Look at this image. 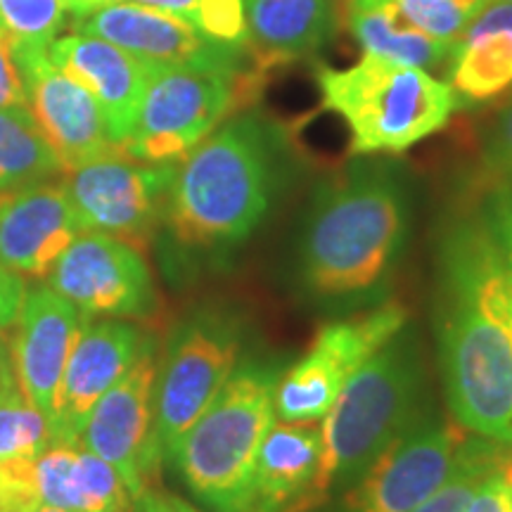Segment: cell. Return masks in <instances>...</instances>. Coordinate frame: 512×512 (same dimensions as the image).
I'll return each instance as SVG.
<instances>
[{"mask_svg":"<svg viewBox=\"0 0 512 512\" xmlns=\"http://www.w3.org/2000/svg\"><path fill=\"white\" fill-rule=\"evenodd\" d=\"M439 366L453 420L512 448V268L482 221L441 240Z\"/></svg>","mask_w":512,"mask_h":512,"instance_id":"6da1fadb","label":"cell"},{"mask_svg":"<svg viewBox=\"0 0 512 512\" xmlns=\"http://www.w3.org/2000/svg\"><path fill=\"white\" fill-rule=\"evenodd\" d=\"M411 230V192L399 164L368 159L323 183L297 242V283L311 304L347 311L377 304Z\"/></svg>","mask_w":512,"mask_h":512,"instance_id":"7a4b0ae2","label":"cell"},{"mask_svg":"<svg viewBox=\"0 0 512 512\" xmlns=\"http://www.w3.org/2000/svg\"><path fill=\"white\" fill-rule=\"evenodd\" d=\"M280 133L259 114L226 119L176 164L166 221L183 245L233 247L271 209Z\"/></svg>","mask_w":512,"mask_h":512,"instance_id":"3957f363","label":"cell"},{"mask_svg":"<svg viewBox=\"0 0 512 512\" xmlns=\"http://www.w3.org/2000/svg\"><path fill=\"white\" fill-rule=\"evenodd\" d=\"M432 415L422 344L403 328L349 377L320 425V467L313 496L325 503L351 489L370 465Z\"/></svg>","mask_w":512,"mask_h":512,"instance_id":"277c9868","label":"cell"},{"mask_svg":"<svg viewBox=\"0 0 512 512\" xmlns=\"http://www.w3.org/2000/svg\"><path fill=\"white\" fill-rule=\"evenodd\" d=\"M273 361L245 356L207 411L178 439L169 460L192 496L211 512H247L261 441L273 427Z\"/></svg>","mask_w":512,"mask_h":512,"instance_id":"5b68a950","label":"cell"},{"mask_svg":"<svg viewBox=\"0 0 512 512\" xmlns=\"http://www.w3.org/2000/svg\"><path fill=\"white\" fill-rule=\"evenodd\" d=\"M316 83L325 110L347 121L351 152L361 157L411 150L439 133L460 107L448 81L370 55L347 69L318 67Z\"/></svg>","mask_w":512,"mask_h":512,"instance_id":"8992f818","label":"cell"},{"mask_svg":"<svg viewBox=\"0 0 512 512\" xmlns=\"http://www.w3.org/2000/svg\"><path fill=\"white\" fill-rule=\"evenodd\" d=\"M259 74L214 67H152L126 157L176 164L230 114L252 102Z\"/></svg>","mask_w":512,"mask_h":512,"instance_id":"52a82bcc","label":"cell"},{"mask_svg":"<svg viewBox=\"0 0 512 512\" xmlns=\"http://www.w3.org/2000/svg\"><path fill=\"white\" fill-rule=\"evenodd\" d=\"M245 320L230 309H202L178 325L157 368L155 430L162 458L207 411L238 368Z\"/></svg>","mask_w":512,"mask_h":512,"instance_id":"ba28073f","label":"cell"},{"mask_svg":"<svg viewBox=\"0 0 512 512\" xmlns=\"http://www.w3.org/2000/svg\"><path fill=\"white\" fill-rule=\"evenodd\" d=\"M408 313L399 304H382L356 316L332 320L313 337L306 354L294 361L275 384V418L318 422L377 349L406 328Z\"/></svg>","mask_w":512,"mask_h":512,"instance_id":"9c48e42d","label":"cell"},{"mask_svg":"<svg viewBox=\"0 0 512 512\" xmlns=\"http://www.w3.org/2000/svg\"><path fill=\"white\" fill-rule=\"evenodd\" d=\"M176 164H150L124 152L100 157L64 181L81 230L105 233L131 245L145 242L166 216Z\"/></svg>","mask_w":512,"mask_h":512,"instance_id":"30bf717a","label":"cell"},{"mask_svg":"<svg viewBox=\"0 0 512 512\" xmlns=\"http://www.w3.org/2000/svg\"><path fill=\"white\" fill-rule=\"evenodd\" d=\"M48 287L86 318H145L157 292L145 256L131 242L81 230L48 273Z\"/></svg>","mask_w":512,"mask_h":512,"instance_id":"8fae6325","label":"cell"},{"mask_svg":"<svg viewBox=\"0 0 512 512\" xmlns=\"http://www.w3.org/2000/svg\"><path fill=\"white\" fill-rule=\"evenodd\" d=\"M157 368L155 342H150L131 370L95 403L79 439L119 472L133 501L150 486L164 460L155 430Z\"/></svg>","mask_w":512,"mask_h":512,"instance_id":"7c38bea8","label":"cell"},{"mask_svg":"<svg viewBox=\"0 0 512 512\" xmlns=\"http://www.w3.org/2000/svg\"><path fill=\"white\" fill-rule=\"evenodd\" d=\"M465 430L430 415L347 489L344 512H413L456 470Z\"/></svg>","mask_w":512,"mask_h":512,"instance_id":"4fadbf2b","label":"cell"},{"mask_svg":"<svg viewBox=\"0 0 512 512\" xmlns=\"http://www.w3.org/2000/svg\"><path fill=\"white\" fill-rule=\"evenodd\" d=\"M29 112L60 159L64 174L121 152L107 133L98 102L48 57V48H15Z\"/></svg>","mask_w":512,"mask_h":512,"instance_id":"5bb4252c","label":"cell"},{"mask_svg":"<svg viewBox=\"0 0 512 512\" xmlns=\"http://www.w3.org/2000/svg\"><path fill=\"white\" fill-rule=\"evenodd\" d=\"M86 318L53 287L27 292L10 339L8 363L19 392L55 427L57 396ZM55 444V439H53Z\"/></svg>","mask_w":512,"mask_h":512,"instance_id":"9a60e30c","label":"cell"},{"mask_svg":"<svg viewBox=\"0 0 512 512\" xmlns=\"http://www.w3.org/2000/svg\"><path fill=\"white\" fill-rule=\"evenodd\" d=\"M150 342L152 339L136 325L121 318H102L95 323L88 320L83 325L57 396L55 444H79L95 403L131 370Z\"/></svg>","mask_w":512,"mask_h":512,"instance_id":"2e32d148","label":"cell"},{"mask_svg":"<svg viewBox=\"0 0 512 512\" xmlns=\"http://www.w3.org/2000/svg\"><path fill=\"white\" fill-rule=\"evenodd\" d=\"M76 31L114 43L152 67L240 69V50L211 43L185 19L131 0L76 19Z\"/></svg>","mask_w":512,"mask_h":512,"instance_id":"e0dca14e","label":"cell"},{"mask_svg":"<svg viewBox=\"0 0 512 512\" xmlns=\"http://www.w3.org/2000/svg\"><path fill=\"white\" fill-rule=\"evenodd\" d=\"M79 233L64 183L41 181L0 192V264L22 278H48Z\"/></svg>","mask_w":512,"mask_h":512,"instance_id":"ac0fdd59","label":"cell"},{"mask_svg":"<svg viewBox=\"0 0 512 512\" xmlns=\"http://www.w3.org/2000/svg\"><path fill=\"white\" fill-rule=\"evenodd\" d=\"M48 57L57 69L91 93L112 143L121 150L136 126L152 64L81 31L55 38L48 46Z\"/></svg>","mask_w":512,"mask_h":512,"instance_id":"d6986e66","label":"cell"},{"mask_svg":"<svg viewBox=\"0 0 512 512\" xmlns=\"http://www.w3.org/2000/svg\"><path fill=\"white\" fill-rule=\"evenodd\" d=\"M320 453L318 422H273L256 456L247 512H309L316 505Z\"/></svg>","mask_w":512,"mask_h":512,"instance_id":"ffe728a7","label":"cell"},{"mask_svg":"<svg viewBox=\"0 0 512 512\" xmlns=\"http://www.w3.org/2000/svg\"><path fill=\"white\" fill-rule=\"evenodd\" d=\"M448 86L458 105H482L512 93V3L489 0L453 43Z\"/></svg>","mask_w":512,"mask_h":512,"instance_id":"44dd1931","label":"cell"},{"mask_svg":"<svg viewBox=\"0 0 512 512\" xmlns=\"http://www.w3.org/2000/svg\"><path fill=\"white\" fill-rule=\"evenodd\" d=\"M34 479L43 505L69 512H133L119 472L81 444H55L34 458Z\"/></svg>","mask_w":512,"mask_h":512,"instance_id":"7402d4cb","label":"cell"},{"mask_svg":"<svg viewBox=\"0 0 512 512\" xmlns=\"http://www.w3.org/2000/svg\"><path fill=\"white\" fill-rule=\"evenodd\" d=\"M249 53L266 67L316 53L335 29L332 0H245Z\"/></svg>","mask_w":512,"mask_h":512,"instance_id":"603a6c76","label":"cell"},{"mask_svg":"<svg viewBox=\"0 0 512 512\" xmlns=\"http://www.w3.org/2000/svg\"><path fill=\"white\" fill-rule=\"evenodd\" d=\"M349 29L363 55L430 69L448 64L453 43L437 41L413 27L394 0H347Z\"/></svg>","mask_w":512,"mask_h":512,"instance_id":"cb8c5ba5","label":"cell"},{"mask_svg":"<svg viewBox=\"0 0 512 512\" xmlns=\"http://www.w3.org/2000/svg\"><path fill=\"white\" fill-rule=\"evenodd\" d=\"M64 174L53 147L27 110H0V192Z\"/></svg>","mask_w":512,"mask_h":512,"instance_id":"d4e9b609","label":"cell"},{"mask_svg":"<svg viewBox=\"0 0 512 512\" xmlns=\"http://www.w3.org/2000/svg\"><path fill=\"white\" fill-rule=\"evenodd\" d=\"M503 446L494 444V441L477 437L465 439L463 448H460V460L456 470L448 475L444 484L427 496L413 512H467L472 503V496L479 489V484L486 477L498 472L503 463Z\"/></svg>","mask_w":512,"mask_h":512,"instance_id":"484cf974","label":"cell"},{"mask_svg":"<svg viewBox=\"0 0 512 512\" xmlns=\"http://www.w3.org/2000/svg\"><path fill=\"white\" fill-rule=\"evenodd\" d=\"M53 446V425L24 399L15 377L0 387V463L29 460Z\"/></svg>","mask_w":512,"mask_h":512,"instance_id":"4316f807","label":"cell"},{"mask_svg":"<svg viewBox=\"0 0 512 512\" xmlns=\"http://www.w3.org/2000/svg\"><path fill=\"white\" fill-rule=\"evenodd\" d=\"M64 0H0V29L15 48H48L64 22Z\"/></svg>","mask_w":512,"mask_h":512,"instance_id":"83f0119b","label":"cell"},{"mask_svg":"<svg viewBox=\"0 0 512 512\" xmlns=\"http://www.w3.org/2000/svg\"><path fill=\"white\" fill-rule=\"evenodd\" d=\"M188 24L211 43L240 53L249 50L245 0H197Z\"/></svg>","mask_w":512,"mask_h":512,"instance_id":"f1b7e54d","label":"cell"},{"mask_svg":"<svg viewBox=\"0 0 512 512\" xmlns=\"http://www.w3.org/2000/svg\"><path fill=\"white\" fill-rule=\"evenodd\" d=\"M413 27L444 43H456L472 15L456 0H394Z\"/></svg>","mask_w":512,"mask_h":512,"instance_id":"f546056e","label":"cell"},{"mask_svg":"<svg viewBox=\"0 0 512 512\" xmlns=\"http://www.w3.org/2000/svg\"><path fill=\"white\" fill-rule=\"evenodd\" d=\"M43 508L34 479V458L0 463V512H34Z\"/></svg>","mask_w":512,"mask_h":512,"instance_id":"4dcf8cb0","label":"cell"},{"mask_svg":"<svg viewBox=\"0 0 512 512\" xmlns=\"http://www.w3.org/2000/svg\"><path fill=\"white\" fill-rule=\"evenodd\" d=\"M479 221L512 268V176H503V181L491 188Z\"/></svg>","mask_w":512,"mask_h":512,"instance_id":"1f68e13d","label":"cell"},{"mask_svg":"<svg viewBox=\"0 0 512 512\" xmlns=\"http://www.w3.org/2000/svg\"><path fill=\"white\" fill-rule=\"evenodd\" d=\"M484 162L501 176H512V100L496 114L491 126L486 128Z\"/></svg>","mask_w":512,"mask_h":512,"instance_id":"d6a6232c","label":"cell"},{"mask_svg":"<svg viewBox=\"0 0 512 512\" xmlns=\"http://www.w3.org/2000/svg\"><path fill=\"white\" fill-rule=\"evenodd\" d=\"M27 107V86L15 55V43L0 29V110H27Z\"/></svg>","mask_w":512,"mask_h":512,"instance_id":"836d02e7","label":"cell"},{"mask_svg":"<svg viewBox=\"0 0 512 512\" xmlns=\"http://www.w3.org/2000/svg\"><path fill=\"white\" fill-rule=\"evenodd\" d=\"M24 299H27V283L22 275L0 264V330L17 323Z\"/></svg>","mask_w":512,"mask_h":512,"instance_id":"e575fe53","label":"cell"},{"mask_svg":"<svg viewBox=\"0 0 512 512\" xmlns=\"http://www.w3.org/2000/svg\"><path fill=\"white\" fill-rule=\"evenodd\" d=\"M467 512H512V491L498 472L479 484Z\"/></svg>","mask_w":512,"mask_h":512,"instance_id":"d590c367","label":"cell"},{"mask_svg":"<svg viewBox=\"0 0 512 512\" xmlns=\"http://www.w3.org/2000/svg\"><path fill=\"white\" fill-rule=\"evenodd\" d=\"M133 512H202V510H197L195 505L183 501V498L169 494V491L147 486L143 494L136 498V510Z\"/></svg>","mask_w":512,"mask_h":512,"instance_id":"8d00e7d4","label":"cell"},{"mask_svg":"<svg viewBox=\"0 0 512 512\" xmlns=\"http://www.w3.org/2000/svg\"><path fill=\"white\" fill-rule=\"evenodd\" d=\"M131 3L145 5V8H155L162 12H169V15H176L188 22L192 10H195L197 0H131Z\"/></svg>","mask_w":512,"mask_h":512,"instance_id":"74e56055","label":"cell"},{"mask_svg":"<svg viewBox=\"0 0 512 512\" xmlns=\"http://www.w3.org/2000/svg\"><path fill=\"white\" fill-rule=\"evenodd\" d=\"M117 3H124V0H64V8H67V12H72L76 19H81L95 10L110 8V5Z\"/></svg>","mask_w":512,"mask_h":512,"instance_id":"f35d334b","label":"cell"},{"mask_svg":"<svg viewBox=\"0 0 512 512\" xmlns=\"http://www.w3.org/2000/svg\"><path fill=\"white\" fill-rule=\"evenodd\" d=\"M498 475H501L503 482L508 484V486H510V491H512V456L503 460L501 467H498Z\"/></svg>","mask_w":512,"mask_h":512,"instance_id":"ab89813d","label":"cell"},{"mask_svg":"<svg viewBox=\"0 0 512 512\" xmlns=\"http://www.w3.org/2000/svg\"><path fill=\"white\" fill-rule=\"evenodd\" d=\"M456 3H458V5H463V8H465L467 12H470L472 17H475L477 12L482 10L486 3H489V0H456Z\"/></svg>","mask_w":512,"mask_h":512,"instance_id":"60d3db41","label":"cell"},{"mask_svg":"<svg viewBox=\"0 0 512 512\" xmlns=\"http://www.w3.org/2000/svg\"><path fill=\"white\" fill-rule=\"evenodd\" d=\"M12 377V370H10V363H5L3 368H0V387H3L5 382H8Z\"/></svg>","mask_w":512,"mask_h":512,"instance_id":"b9f144b4","label":"cell"},{"mask_svg":"<svg viewBox=\"0 0 512 512\" xmlns=\"http://www.w3.org/2000/svg\"><path fill=\"white\" fill-rule=\"evenodd\" d=\"M34 512H69V510H60V508H50V505H43V508H38Z\"/></svg>","mask_w":512,"mask_h":512,"instance_id":"7bdbcfd3","label":"cell"},{"mask_svg":"<svg viewBox=\"0 0 512 512\" xmlns=\"http://www.w3.org/2000/svg\"><path fill=\"white\" fill-rule=\"evenodd\" d=\"M5 363H8V361H5V358H3V354H0V368H3V366H5Z\"/></svg>","mask_w":512,"mask_h":512,"instance_id":"ee69618b","label":"cell"},{"mask_svg":"<svg viewBox=\"0 0 512 512\" xmlns=\"http://www.w3.org/2000/svg\"><path fill=\"white\" fill-rule=\"evenodd\" d=\"M505 3H512V0H505Z\"/></svg>","mask_w":512,"mask_h":512,"instance_id":"f6af8a7d","label":"cell"}]
</instances>
